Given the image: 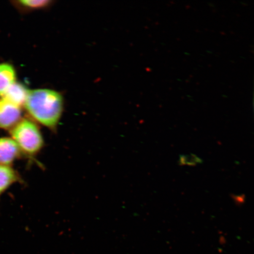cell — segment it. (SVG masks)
I'll return each mask as SVG.
<instances>
[{
  "mask_svg": "<svg viewBox=\"0 0 254 254\" xmlns=\"http://www.w3.org/2000/svg\"><path fill=\"white\" fill-rule=\"evenodd\" d=\"M24 106L37 122L55 132L64 110V99L59 91L36 89L28 90Z\"/></svg>",
  "mask_w": 254,
  "mask_h": 254,
  "instance_id": "1",
  "label": "cell"
},
{
  "mask_svg": "<svg viewBox=\"0 0 254 254\" xmlns=\"http://www.w3.org/2000/svg\"><path fill=\"white\" fill-rule=\"evenodd\" d=\"M11 135L21 152L28 156H36L43 150L44 146L43 135L39 127L30 120H21L11 129Z\"/></svg>",
  "mask_w": 254,
  "mask_h": 254,
  "instance_id": "2",
  "label": "cell"
},
{
  "mask_svg": "<svg viewBox=\"0 0 254 254\" xmlns=\"http://www.w3.org/2000/svg\"><path fill=\"white\" fill-rule=\"evenodd\" d=\"M21 110L7 100L0 99V128H12L21 120Z\"/></svg>",
  "mask_w": 254,
  "mask_h": 254,
  "instance_id": "3",
  "label": "cell"
},
{
  "mask_svg": "<svg viewBox=\"0 0 254 254\" xmlns=\"http://www.w3.org/2000/svg\"><path fill=\"white\" fill-rule=\"evenodd\" d=\"M21 151L13 139L0 137V164L10 166L20 157Z\"/></svg>",
  "mask_w": 254,
  "mask_h": 254,
  "instance_id": "4",
  "label": "cell"
},
{
  "mask_svg": "<svg viewBox=\"0 0 254 254\" xmlns=\"http://www.w3.org/2000/svg\"><path fill=\"white\" fill-rule=\"evenodd\" d=\"M28 90L24 85L15 82L5 92L2 98L18 107L24 106L28 95Z\"/></svg>",
  "mask_w": 254,
  "mask_h": 254,
  "instance_id": "5",
  "label": "cell"
},
{
  "mask_svg": "<svg viewBox=\"0 0 254 254\" xmlns=\"http://www.w3.org/2000/svg\"><path fill=\"white\" fill-rule=\"evenodd\" d=\"M20 180V176L13 168L0 164V195Z\"/></svg>",
  "mask_w": 254,
  "mask_h": 254,
  "instance_id": "6",
  "label": "cell"
},
{
  "mask_svg": "<svg viewBox=\"0 0 254 254\" xmlns=\"http://www.w3.org/2000/svg\"><path fill=\"white\" fill-rule=\"evenodd\" d=\"M15 69L7 63L0 64V96H2L7 89L15 82Z\"/></svg>",
  "mask_w": 254,
  "mask_h": 254,
  "instance_id": "7",
  "label": "cell"
},
{
  "mask_svg": "<svg viewBox=\"0 0 254 254\" xmlns=\"http://www.w3.org/2000/svg\"><path fill=\"white\" fill-rule=\"evenodd\" d=\"M19 2L24 7L31 9L46 8L52 4V1L49 0H22Z\"/></svg>",
  "mask_w": 254,
  "mask_h": 254,
  "instance_id": "8",
  "label": "cell"
}]
</instances>
